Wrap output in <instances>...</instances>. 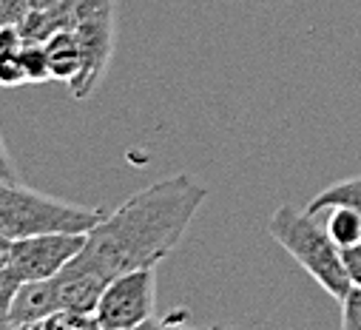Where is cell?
Instances as JSON below:
<instances>
[{
  "label": "cell",
  "mask_w": 361,
  "mask_h": 330,
  "mask_svg": "<svg viewBox=\"0 0 361 330\" xmlns=\"http://www.w3.org/2000/svg\"><path fill=\"white\" fill-rule=\"evenodd\" d=\"M208 188L188 174L165 177L137 194L85 233V245L71 265L114 279L131 268H157L185 236Z\"/></svg>",
  "instance_id": "obj_1"
},
{
  "label": "cell",
  "mask_w": 361,
  "mask_h": 330,
  "mask_svg": "<svg viewBox=\"0 0 361 330\" xmlns=\"http://www.w3.org/2000/svg\"><path fill=\"white\" fill-rule=\"evenodd\" d=\"M267 233L324 288L327 296L341 299L350 291V276L341 262V248L316 222L313 214L293 205H279L267 219Z\"/></svg>",
  "instance_id": "obj_2"
},
{
  "label": "cell",
  "mask_w": 361,
  "mask_h": 330,
  "mask_svg": "<svg viewBox=\"0 0 361 330\" xmlns=\"http://www.w3.org/2000/svg\"><path fill=\"white\" fill-rule=\"evenodd\" d=\"M103 219L100 208H82L49 194L32 191L23 183H0V233L23 239L49 231L88 233Z\"/></svg>",
  "instance_id": "obj_3"
},
{
  "label": "cell",
  "mask_w": 361,
  "mask_h": 330,
  "mask_svg": "<svg viewBox=\"0 0 361 330\" xmlns=\"http://www.w3.org/2000/svg\"><path fill=\"white\" fill-rule=\"evenodd\" d=\"M157 310V268H131L109 279L97 302L100 330H134L154 322Z\"/></svg>",
  "instance_id": "obj_4"
},
{
  "label": "cell",
  "mask_w": 361,
  "mask_h": 330,
  "mask_svg": "<svg viewBox=\"0 0 361 330\" xmlns=\"http://www.w3.org/2000/svg\"><path fill=\"white\" fill-rule=\"evenodd\" d=\"M85 245V233L74 231H49L23 239H12L9 268L20 282L29 279H51L57 276Z\"/></svg>",
  "instance_id": "obj_5"
},
{
  "label": "cell",
  "mask_w": 361,
  "mask_h": 330,
  "mask_svg": "<svg viewBox=\"0 0 361 330\" xmlns=\"http://www.w3.org/2000/svg\"><path fill=\"white\" fill-rule=\"evenodd\" d=\"M80 49H82V74L71 82V94L77 100L88 97L100 82L103 71L109 68L111 60V43H114V15H100L88 18L74 26Z\"/></svg>",
  "instance_id": "obj_6"
},
{
  "label": "cell",
  "mask_w": 361,
  "mask_h": 330,
  "mask_svg": "<svg viewBox=\"0 0 361 330\" xmlns=\"http://www.w3.org/2000/svg\"><path fill=\"white\" fill-rule=\"evenodd\" d=\"M54 310H60V291H57V279H29L20 282L12 307H9V319L6 327H40V322L46 316H51Z\"/></svg>",
  "instance_id": "obj_7"
},
{
  "label": "cell",
  "mask_w": 361,
  "mask_h": 330,
  "mask_svg": "<svg viewBox=\"0 0 361 330\" xmlns=\"http://www.w3.org/2000/svg\"><path fill=\"white\" fill-rule=\"evenodd\" d=\"M57 291H60V307L77 310V313H94L97 302L103 296V288L109 285L92 271H82L77 265H66L57 276Z\"/></svg>",
  "instance_id": "obj_8"
},
{
  "label": "cell",
  "mask_w": 361,
  "mask_h": 330,
  "mask_svg": "<svg viewBox=\"0 0 361 330\" xmlns=\"http://www.w3.org/2000/svg\"><path fill=\"white\" fill-rule=\"evenodd\" d=\"M43 46H46V54H49L51 80H63L71 86V82L82 74V49H80L77 32L74 29H60Z\"/></svg>",
  "instance_id": "obj_9"
},
{
  "label": "cell",
  "mask_w": 361,
  "mask_h": 330,
  "mask_svg": "<svg viewBox=\"0 0 361 330\" xmlns=\"http://www.w3.org/2000/svg\"><path fill=\"white\" fill-rule=\"evenodd\" d=\"M336 205H341V208H353V211H358L361 214V177H355V180H341V183H333V185H327L324 191H319L310 202H307V214H322V211H327V208H336Z\"/></svg>",
  "instance_id": "obj_10"
},
{
  "label": "cell",
  "mask_w": 361,
  "mask_h": 330,
  "mask_svg": "<svg viewBox=\"0 0 361 330\" xmlns=\"http://www.w3.org/2000/svg\"><path fill=\"white\" fill-rule=\"evenodd\" d=\"M330 239L338 245V248H350V245H358L361 242V214L353 211V208H327V228Z\"/></svg>",
  "instance_id": "obj_11"
},
{
  "label": "cell",
  "mask_w": 361,
  "mask_h": 330,
  "mask_svg": "<svg viewBox=\"0 0 361 330\" xmlns=\"http://www.w3.org/2000/svg\"><path fill=\"white\" fill-rule=\"evenodd\" d=\"M20 63H23V71H26V82H49L51 80L49 54H46L43 43H23Z\"/></svg>",
  "instance_id": "obj_12"
},
{
  "label": "cell",
  "mask_w": 361,
  "mask_h": 330,
  "mask_svg": "<svg viewBox=\"0 0 361 330\" xmlns=\"http://www.w3.org/2000/svg\"><path fill=\"white\" fill-rule=\"evenodd\" d=\"M40 327H60V330H100L94 313H77V310H54L40 322Z\"/></svg>",
  "instance_id": "obj_13"
},
{
  "label": "cell",
  "mask_w": 361,
  "mask_h": 330,
  "mask_svg": "<svg viewBox=\"0 0 361 330\" xmlns=\"http://www.w3.org/2000/svg\"><path fill=\"white\" fill-rule=\"evenodd\" d=\"M26 82L20 51H0V89H18Z\"/></svg>",
  "instance_id": "obj_14"
},
{
  "label": "cell",
  "mask_w": 361,
  "mask_h": 330,
  "mask_svg": "<svg viewBox=\"0 0 361 330\" xmlns=\"http://www.w3.org/2000/svg\"><path fill=\"white\" fill-rule=\"evenodd\" d=\"M341 327L361 330V288L358 285H350V291L341 296Z\"/></svg>",
  "instance_id": "obj_15"
},
{
  "label": "cell",
  "mask_w": 361,
  "mask_h": 330,
  "mask_svg": "<svg viewBox=\"0 0 361 330\" xmlns=\"http://www.w3.org/2000/svg\"><path fill=\"white\" fill-rule=\"evenodd\" d=\"M20 288V279L18 274L6 265L0 268V327H6V319H9V307H12V299Z\"/></svg>",
  "instance_id": "obj_16"
},
{
  "label": "cell",
  "mask_w": 361,
  "mask_h": 330,
  "mask_svg": "<svg viewBox=\"0 0 361 330\" xmlns=\"http://www.w3.org/2000/svg\"><path fill=\"white\" fill-rule=\"evenodd\" d=\"M26 15V0H0V26H20Z\"/></svg>",
  "instance_id": "obj_17"
},
{
  "label": "cell",
  "mask_w": 361,
  "mask_h": 330,
  "mask_svg": "<svg viewBox=\"0 0 361 330\" xmlns=\"http://www.w3.org/2000/svg\"><path fill=\"white\" fill-rule=\"evenodd\" d=\"M341 262H344V271L350 276V285L361 288V242L350 245V248H341Z\"/></svg>",
  "instance_id": "obj_18"
},
{
  "label": "cell",
  "mask_w": 361,
  "mask_h": 330,
  "mask_svg": "<svg viewBox=\"0 0 361 330\" xmlns=\"http://www.w3.org/2000/svg\"><path fill=\"white\" fill-rule=\"evenodd\" d=\"M0 183H20V174H18V165L6 148V140L0 134Z\"/></svg>",
  "instance_id": "obj_19"
},
{
  "label": "cell",
  "mask_w": 361,
  "mask_h": 330,
  "mask_svg": "<svg viewBox=\"0 0 361 330\" xmlns=\"http://www.w3.org/2000/svg\"><path fill=\"white\" fill-rule=\"evenodd\" d=\"M9 251H12V239L0 233V268L9 265Z\"/></svg>",
  "instance_id": "obj_20"
},
{
  "label": "cell",
  "mask_w": 361,
  "mask_h": 330,
  "mask_svg": "<svg viewBox=\"0 0 361 330\" xmlns=\"http://www.w3.org/2000/svg\"><path fill=\"white\" fill-rule=\"evenodd\" d=\"M60 0H26V6L35 9V12H43V9H54Z\"/></svg>",
  "instance_id": "obj_21"
}]
</instances>
